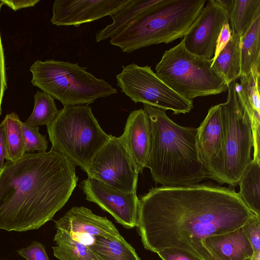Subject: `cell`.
Listing matches in <instances>:
<instances>
[{
    "instance_id": "6da1fadb",
    "label": "cell",
    "mask_w": 260,
    "mask_h": 260,
    "mask_svg": "<svg viewBox=\"0 0 260 260\" xmlns=\"http://www.w3.org/2000/svg\"><path fill=\"white\" fill-rule=\"evenodd\" d=\"M254 215L232 188L211 183L160 186L139 199L136 226L147 250L180 248L201 260H216L205 239L235 231Z\"/></svg>"
},
{
    "instance_id": "7a4b0ae2",
    "label": "cell",
    "mask_w": 260,
    "mask_h": 260,
    "mask_svg": "<svg viewBox=\"0 0 260 260\" xmlns=\"http://www.w3.org/2000/svg\"><path fill=\"white\" fill-rule=\"evenodd\" d=\"M76 166L53 150L26 153L0 172V229H38L67 203L78 178Z\"/></svg>"
},
{
    "instance_id": "3957f363",
    "label": "cell",
    "mask_w": 260,
    "mask_h": 260,
    "mask_svg": "<svg viewBox=\"0 0 260 260\" xmlns=\"http://www.w3.org/2000/svg\"><path fill=\"white\" fill-rule=\"evenodd\" d=\"M150 125V147L145 168L153 181L165 187L199 184L207 177L197 143V128L178 125L166 111L143 104Z\"/></svg>"
},
{
    "instance_id": "277c9868",
    "label": "cell",
    "mask_w": 260,
    "mask_h": 260,
    "mask_svg": "<svg viewBox=\"0 0 260 260\" xmlns=\"http://www.w3.org/2000/svg\"><path fill=\"white\" fill-rule=\"evenodd\" d=\"M207 0H161L113 36L110 43L126 53L182 38Z\"/></svg>"
},
{
    "instance_id": "5b68a950",
    "label": "cell",
    "mask_w": 260,
    "mask_h": 260,
    "mask_svg": "<svg viewBox=\"0 0 260 260\" xmlns=\"http://www.w3.org/2000/svg\"><path fill=\"white\" fill-rule=\"evenodd\" d=\"M236 81L228 85L226 101L221 103L224 139L219 156L206 168L207 178L235 187L252 161L253 146L251 119L239 101Z\"/></svg>"
},
{
    "instance_id": "8992f818",
    "label": "cell",
    "mask_w": 260,
    "mask_h": 260,
    "mask_svg": "<svg viewBox=\"0 0 260 260\" xmlns=\"http://www.w3.org/2000/svg\"><path fill=\"white\" fill-rule=\"evenodd\" d=\"M77 63L37 60L29 68L31 82L63 107L87 105L96 100L116 94L109 82L86 71Z\"/></svg>"
},
{
    "instance_id": "52a82bcc",
    "label": "cell",
    "mask_w": 260,
    "mask_h": 260,
    "mask_svg": "<svg viewBox=\"0 0 260 260\" xmlns=\"http://www.w3.org/2000/svg\"><path fill=\"white\" fill-rule=\"evenodd\" d=\"M47 128L50 150L62 154L86 173L112 136L102 129L87 105L63 107Z\"/></svg>"
},
{
    "instance_id": "ba28073f",
    "label": "cell",
    "mask_w": 260,
    "mask_h": 260,
    "mask_svg": "<svg viewBox=\"0 0 260 260\" xmlns=\"http://www.w3.org/2000/svg\"><path fill=\"white\" fill-rule=\"evenodd\" d=\"M212 61L189 52L182 40L165 51L155 73L178 94L192 101L228 90L225 81L212 69Z\"/></svg>"
},
{
    "instance_id": "9c48e42d",
    "label": "cell",
    "mask_w": 260,
    "mask_h": 260,
    "mask_svg": "<svg viewBox=\"0 0 260 260\" xmlns=\"http://www.w3.org/2000/svg\"><path fill=\"white\" fill-rule=\"evenodd\" d=\"M116 76L117 85L134 103H142L175 114L190 112L193 101L185 99L170 88L151 69L132 63L122 66Z\"/></svg>"
},
{
    "instance_id": "30bf717a",
    "label": "cell",
    "mask_w": 260,
    "mask_h": 260,
    "mask_svg": "<svg viewBox=\"0 0 260 260\" xmlns=\"http://www.w3.org/2000/svg\"><path fill=\"white\" fill-rule=\"evenodd\" d=\"M86 173L114 189L136 192L139 173L118 137L111 136L93 158Z\"/></svg>"
},
{
    "instance_id": "8fae6325",
    "label": "cell",
    "mask_w": 260,
    "mask_h": 260,
    "mask_svg": "<svg viewBox=\"0 0 260 260\" xmlns=\"http://www.w3.org/2000/svg\"><path fill=\"white\" fill-rule=\"evenodd\" d=\"M183 37L185 48L190 52L212 60L221 28L229 23L228 12L217 0H209Z\"/></svg>"
},
{
    "instance_id": "7c38bea8",
    "label": "cell",
    "mask_w": 260,
    "mask_h": 260,
    "mask_svg": "<svg viewBox=\"0 0 260 260\" xmlns=\"http://www.w3.org/2000/svg\"><path fill=\"white\" fill-rule=\"evenodd\" d=\"M81 188L86 200L95 203L110 213L126 229L136 226L139 198L136 192H123L91 177L83 180Z\"/></svg>"
},
{
    "instance_id": "4fadbf2b",
    "label": "cell",
    "mask_w": 260,
    "mask_h": 260,
    "mask_svg": "<svg viewBox=\"0 0 260 260\" xmlns=\"http://www.w3.org/2000/svg\"><path fill=\"white\" fill-rule=\"evenodd\" d=\"M131 0H56L51 22L56 26H74L112 16Z\"/></svg>"
},
{
    "instance_id": "5bb4252c",
    "label": "cell",
    "mask_w": 260,
    "mask_h": 260,
    "mask_svg": "<svg viewBox=\"0 0 260 260\" xmlns=\"http://www.w3.org/2000/svg\"><path fill=\"white\" fill-rule=\"evenodd\" d=\"M54 222L56 229L66 231L87 245L86 240L92 243L95 236L121 235L112 221L83 206L72 207Z\"/></svg>"
},
{
    "instance_id": "9a60e30c",
    "label": "cell",
    "mask_w": 260,
    "mask_h": 260,
    "mask_svg": "<svg viewBox=\"0 0 260 260\" xmlns=\"http://www.w3.org/2000/svg\"><path fill=\"white\" fill-rule=\"evenodd\" d=\"M118 138L138 172L142 173L148 156L150 139V122L144 109L136 110L129 113L124 132Z\"/></svg>"
},
{
    "instance_id": "2e32d148",
    "label": "cell",
    "mask_w": 260,
    "mask_h": 260,
    "mask_svg": "<svg viewBox=\"0 0 260 260\" xmlns=\"http://www.w3.org/2000/svg\"><path fill=\"white\" fill-rule=\"evenodd\" d=\"M197 143L205 167L220 154L224 139V123L221 104L211 107L197 128Z\"/></svg>"
},
{
    "instance_id": "e0dca14e",
    "label": "cell",
    "mask_w": 260,
    "mask_h": 260,
    "mask_svg": "<svg viewBox=\"0 0 260 260\" xmlns=\"http://www.w3.org/2000/svg\"><path fill=\"white\" fill-rule=\"evenodd\" d=\"M260 66L252 69L247 76L240 78V83L236 81L237 97L249 114L252 128L254 149L253 158L260 159Z\"/></svg>"
},
{
    "instance_id": "ac0fdd59",
    "label": "cell",
    "mask_w": 260,
    "mask_h": 260,
    "mask_svg": "<svg viewBox=\"0 0 260 260\" xmlns=\"http://www.w3.org/2000/svg\"><path fill=\"white\" fill-rule=\"evenodd\" d=\"M242 226L225 234L207 237L204 240V246L216 260L251 259L253 249Z\"/></svg>"
},
{
    "instance_id": "d6986e66",
    "label": "cell",
    "mask_w": 260,
    "mask_h": 260,
    "mask_svg": "<svg viewBox=\"0 0 260 260\" xmlns=\"http://www.w3.org/2000/svg\"><path fill=\"white\" fill-rule=\"evenodd\" d=\"M241 38L239 35L232 31L228 43L212 61V69L228 86L240 78Z\"/></svg>"
},
{
    "instance_id": "ffe728a7",
    "label": "cell",
    "mask_w": 260,
    "mask_h": 260,
    "mask_svg": "<svg viewBox=\"0 0 260 260\" xmlns=\"http://www.w3.org/2000/svg\"><path fill=\"white\" fill-rule=\"evenodd\" d=\"M161 0H131L123 9L111 16L112 22L99 31L95 35V41L100 42L111 39L152 7Z\"/></svg>"
},
{
    "instance_id": "44dd1931",
    "label": "cell",
    "mask_w": 260,
    "mask_h": 260,
    "mask_svg": "<svg viewBox=\"0 0 260 260\" xmlns=\"http://www.w3.org/2000/svg\"><path fill=\"white\" fill-rule=\"evenodd\" d=\"M54 241L53 254L59 260H104L88 245L61 229H56Z\"/></svg>"
},
{
    "instance_id": "7402d4cb",
    "label": "cell",
    "mask_w": 260,
    "mask_h": 260,
    "mask_svg": "<svg viewBox=\"0 0 260 260\" xmlns=\"http://www.w3.org/2000/svg\"><path fill=\"white\" fill-rule=\"evenodd\" d=\"M89 246L104 260H141L121 235L95 236Z\"/></svg>"
},
{
    "instance_id": "603a6c76",
    "label": "cell",
    "mask_w": 260,
    "mask_h": 260,
    "mask_svg": "<svg viewBox=\"0 0 260 260\" xmlns=\"http://www.w3.org/2000/svg\"><path fill=\"white\" fill-rule=\"evenodd\" d=\"M238 185L241 198L255 215L260 217V161L252 159Z\"/></svg>"
},
{
    "instance_id": "cb8c5ba5",
    "label": "cell",
    "mask_w": 260,
    "mask_h": 260,
    "mask_svg": "<svg viewBox=\"0 0 260 260\" xmlns=\"http://www.w3.org/2000/svg\"><path fill=\"white\" fill-rule=\"evenodd\" d=\"M260 66V16L241 38V75H249Z\"/></svg>"
},
{
    "instance_id": "d4e9b609",
    "label": "cell",
    "mask_w": 260,
    "mask_h": 260,
    "mask_svg": "<svg viewBox=\"0 0 260 260\" xmlns=\"http://www.w3.org/2000/svg\"><path fill=\"white\" fill-rule=\"evenodd\" d=\"M260 16V0H235L229 13L232 31L242 36Z\"/></svg>"
},
{
    "instance_id": "484cf974",
    "label": "cell",
    "mask_w": 260,
    "mask_h": 260,
    "mask_svg": "<svg viewBox=\"0 0 260 260\" xmlns=\"http://www.w3.org/2000/svg\"><path fill=\"white\" fill-rule=\"evenodd\" d=\"M4 124L7 161H14L25 154L21 130V122L18 115L12 112L6 115L2 121Z\"/></svg>"
},
{
    "instance_id": "4316f807",
    "label": "cell",
    "mask_w": 260,
    "mask_h": 260,
    "mask_svg": "<svg viewBox=\"0 0 260 260\" xmlns=\"http://www.w3.org/2000/svg\"><path fill=\"white\" fill-rule=\"evenodd\" d=\"M34 99V109L25 122L32 126H48L59 111L54 99L48 94L39 90L35 94Z\"/></svg>"
},
{
    "instance_id": "83f0119b",
    "label": "cell",
    "mask_w": 260,
    "mask_h": 260,
    "mask_svg": "<svg viewBox=\"0 0 260 260\" xmlns=\"http://www.w3.org/2000/svg\"><path fill=\"white\" fill-rule=\"evenodd\" d=\"M21 130L25 153L35 151L38 152H46L48 141L46 137L39 132V126H32L22 122Z\"/></svg>"
},
{
    "instance_id": "f1b7e54d",
    "label": "cell",
    "mask_w": 260,
    "mask_h": 260,
    "mask_svg": "<svg viewBox=\"0 0 260 260\" xmlns=\"http://www.w3.org/2000/svg\"><path fill=\"white\" fill-rule=\"evenodd\" d=\"M242 227L253 249L250 259L259 260L260 217L254 215Z\"/></svg>"
},
{
    "instance_id": "f546056e",
    "label": "cell",
    "mask_w": 260,
    "mask_h": 260,
    "mask_svg": "<svg viewBox=\"0 0 260 260\" xmlns=\"http://www.w3.org/2000/svg\"><path fill=\"white\" fill-rule=\"evenodd\" d=\"M17 253L26 260H50L45 246L36 241L28 246L18 249Z\"/></svg>"
},
{
    "instance_id": "4dcf8cb0",
    "label": "cell",
    "mask_w": 260,
    "mask_h": 260,
    "mask_svg": "<svg viewBox=\"0 0 260 260\" xmlns=\"http://www.w3.org/2000/svg\"><path fill=\"white\" fill-rule=\"evenodd\" d=\"M157 253L162 260H201L190 252L180 248H167Z\"/></svg>"
},
{
    "instance_id": "1f68e13d",
    "label": "cell",
    "mask_w": 260,
    "mask_h": 260,
    "mask_svg": "<svg viewBox=\"0 0 260 260\" xmlns=\"http://www.w3.org/2000/svg\"><path fill=\"white\" fill-rule=\"evenodd\" d=\"M232 29L229 23H225L222 26L218 37L215 47L214 57L215 59L221 50L225 47L231 38Z\"/></svg>"
},
{
    "instance_id": "d6a6232c",
    "label": "cell",
    "mask_w": 260,
    "mask_h": 260,
    "mask_svg": "<svg viewBox=\"0 0 260 260\" xmlns=\"http://www.w3.org/2000/svg\"><path fill=\"white\" fill-rule=\"evenodd\" d=\"M7 88L4 50L0 33V116L2 114V103L4 93Z\"/></svg>"
},
{
    "instance_id": "836d02e7",
    "label": "cell",
    "mask_w": 260,
    "mask_h": 260,
    "mask_svg": "<svg viewBox=\"0 0 260 260\" xmlns=\"http://www.w3.org/2000/svg\"><path fill=\"white\" fill-rule=\"evenodd\" d=\"M40 0H1L0 2L14 11L36 5Z\"/></svg>"
},
{
    "instance_id": "e575fe53",
    "label": "cell",
    "mask_w": 260,
    "mask_h": 260,
    "mask_svg": "<svg viewBox=\"0 0 260 260\" xmlns=\"http://www.w3.org/2000/svg\"><path fill=\"white\" fill-rule=\"evenodd\" d=\"M6 156V144L4 124L0 123V172L3 169Z\"/></svg>"
},
{
    "instance_id": "d590c367",
    "label": "cell",
    "mask_w": 260,
    "mask_h": 260,
    "mask_svg": "<svg viewBox=\"0 0 260 260\" xmlns=\"http://www.w3.org/2000/svg\"><path fill=\"white\" fill-rule=\"evenodd\" d=\"M217 1L229 14L233 7L235 0H217Z\"/></svg>"
},
{
    "instance_id": "8d00e7d4",
    "label": "cell",
    "mask_w": 260,
    "mask_h": 260,
    "mask_svg": "<svg viewBox=\"0 0 260 260\" xmlns=\"http://www.w3.org/2000/svg\"><path fill=\"white\" fill-rule=\"evenodd\" d=\"M3 5H4V4L0 2V11H1L2 7Z\"/></svg>"
},
{
    "instance_id": "74e56055",
    "label": "cell",
    "mask_w": 260,
    "mask_h": 260,
    "mask_svg": "<svg viewBox=\"0 0 260 260\" xmlns=\"http://www.w3.org/2000/svg\"><path fill=\"white\" fill-rule=\"evenodd\" d=\"M248 260H251V259H248Z\"/></svg>"
}]
</instances>
